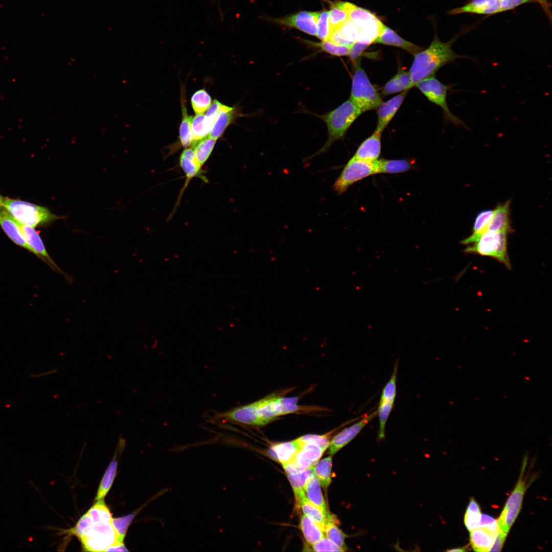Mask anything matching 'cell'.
<instances>
[{"label": "cell", "instance_id": "45", "mask_svg": "<svg viewBox=\"0 0 552 552\" xmlns=\"http://www.w3.org/2000/svg\"><path fill=\"white\" fill-rule=\"evenodd\" d=\"M331 432L324 435L307 434L297 438L296 440L300 446L307 443L316 444L326 450L329 446V439Z\"/></svg>", "mask_w": 552, "mask_h": 552}, {"label": "cell", "instance_id": "49", "mask_svg": "<svg viewBox=\"0 0 552 552\" xmlns=\"http://www.w3.org/2000/svg\"><path fill=\"white\" fill-rule=\"evenodd\" d=\"M222 105V103L215 99L206 110L205 117L208 122L212 127L220 111Z\"/></svg>", "mask_w": 552, "mask_h": 552}, {"label": "cell", "instance_id": "21", "mask_svg": "<svg viewBox=\"0 0 552 552\" xmlns=\"http://www.w3.org/2000/svg\"><path fill=\"white\" fill-rule=\"evenodd\" d=\"M498 533L482 527L470 531V539L472 548L475 551H489Z\"/></svg>", "mask_w": 552, "mask_h": 552}, {"label": "cell", "instance_id": "4", "mask_svg": "<svg viewBox=\"0 0 552 552\" xmlns=\"http://www.w3.org/2000/svg\"><path fill=\"white\" fill-rule=\"evenodd\" d=\"M359 58L355 63L350 99L363 113L377 108L382 103V98L370 81L361 65Z\"/></svg>", "mask_w": 552, "mask_h": 552}, {"label": "cell", "instance_id": "11", "mask_svg": "<svg viewBox=\"0 0 552 552\" xmlns=\"http://www.w3.org/2000/svg\"><path fill=\"white\" fill-rule=\"evenodd\" d=\"M278 24L297 29L309 35L316 36L317 26L316 12L302 11L273 19Z\"/></svg>", "mask_w": 552, "mask_h": 552}, {"label": "cell", "instance_id": "19", "mask_svg": "<svg viewBox=\"0 0 552 552\" xmlns=\"http://www.w3.org/2000/svg\"><path fill=\"white\" fill-rule=\"evenodd\" d=\"M375 43L398 47L413 56L423 50L422 47L402 38L386 26H385L382 33Z\"/></svg>", "mask_w": 552, "mask_h": 552}, {"label": "cell", "instance_id": "52", "mask_svg": "<svg viewBox=\"0 0 552 552\" xmlns=\"http://www.w3.org/2000/svg\"><path fill=\"white\" fill-rule=\"evenodd\" d=\"M282 465L287 474H295L306 470L302 467L293 458Z\"/></svg>", "mask_w": 552, "mask_h": 552}, {"label": "cell", "instance_id": "41", "mask_svg": "<svg viewBox=\"0 0 552 552\" xmlns=\"http://www.w3.org/2000/svg\"><path fill=\"white\" fill-rule=\"evenodd\" d=\"M191 102L194 112L199 114L203 113L209 108L212 101L209 93L204 89H201L194 93Z\"/></svg>", "mask_w": 552, "mask_h": 552}, {"label": "cell", "instance_id": "7", "mask_svg": "<svg viewBox=\"0 0 552 552\" xmlns=\"http://www.w3.org/2000/svg\"><path fill=\"white\" fill-rule=\"evenodd\" d=\"M431 102L439 106L442 109L445 121L458 127L469 129L466 123L452 113L447 102L448 91L451 86L444 84L435 77L431 76L424 79L415 85Z\"/></svg>", "mask_w": 552, "mask_h": 552}, {"label": "cell", "instance_id": "12", "mask_svg": "<svg viewBox=\"0 0 552 552\" xmlns=\"http://www.w3.org/2000/svg\"><path fill=\"white\" fill-rule=\"evenodd\" d=\"M502 12V0H471L462 7L451 10L448 13L450 15L466 13L492 15Z\"/></svg>", "mask_w": 552, "mask_h": 552}, {"label": "cell", "instance_id": "28", "mask_svg": "<svg viewBox=\"0 0 552 552\" xmlns=\"http://www.w3.org/2000/svg\"><path fill=\"white\" fill-rule=\"evenodd\" d=\"M300 507L304 514L314 521L324 531L327 520L326 515L319 508L310 502L306 497L305 493L296 501Z\"/></svg>", "mask_w": 552, "mask_h": 552}, {"label": "cell", "instance_id": "47", "mask_svg": "<svg viewBox=\"0 0 552 552\" xmlns=\"http://www.w3.org/2000/svg\"><path fill=\"white\" fill-rule=\"evenodd\" d=\"M93 524V522L87 512L81 517L70 532L80 540L85 535Z\"/></svg>", "mask_w": 552, "mask_h": 552}, {"label": "cell", "instance_id": "32", "mask_svg": "<svg viewBox=\"0 0 552 552\" xmlns=\"http://www.w3.org/2000/svg\"><path fill=\"white\" fill-rule=\"evenodd\" d=\"M118 461L116 454L107 468L100 482L95 501L103 499L110 489L116 476Z\"/></svg>", "mask_w": 552, "mask_h": 552}, {"label": "cell", "instance_id": "50", "mask_svg": "<svg viewBox=\"0 0 552 552\" xmlns=\"http://www.w3.org/2000/svg\"><path fill=\"white\" fill-rule=\"evenodd\" d=\"M370 45V44L356 41L350 47L348 54L351 61L355 64L356 60L360 58V56L363 52Z\"/></svg>", "mask_w": 552, "mask_h": 552}, {"label": "cell", "instance_id": "48", "mask_svg": "<svg viewBox=\"0 0 552 552\" xmlns=\"http://www.w3.org/2000/svg\"><path fill=\"white\" fill-rule=\"evenodd\" d=\"M315 551H343V549L325 537L312 545Z\"/></svg>", "mask_w": 552, "mask_h": 552}, {"label": "cell", "instance_id": "25", "mask_svg": "<svg viewBox=\"0 0 552 552\" xmlns=\"http://www.w3.org/2000/svg\"><path fill=\"white\" fill-rule=\"evenodd\" d=\"M378 174H398L415 168L413 159H399L378 160Z\"/></svg>", "mask_w": 552, "mask_h": 552}, {"label": "cell", "instance_id": "51", "mask_svg": "<svg viewBox=\"0 0 552 552\" xmlns=\"http://www.w3.org/2000/svg\"><path fill=\"white\" fill-rule=\"evenodd\" d=\"M479 527L488 528L494 532L497 533L499 531L497 521L493 517L485 514L481 515Z\"/></svg>", "mask_w": 552, "mask_h": 552}, {"label": "cell", "instance_id": "33", "mask_svg": "<svg viewBox=\"0 0 552 552\" xmlns=\"http://www.w3.org/2000/svg\"><path fill=\"white\" fill-rule=\"evenodd\" d=\"M217 140L207 136L193 145V150L196 160L201 167L211 154Z\"/></svg>", "mask_w": 552, "mask_h": 552}, {"label": "cell", "instance_id": "27", "mask_svg": "<svg viewBox=\"0 0 552 552\" xmlns=\"http://www.w3.org/2000/svg\"><path fill=\"white\" fill-rule=\"evenodd\" d=\"M493 213V210H486L480 212L477 215L473 227L472 234L461 241L465 245L471 244L475 242L485 232L488 227Z\"/></svg>", "mask_w": 552, "mask_h": 552}, {"label": "cell", "instance_id": "23", "mask_svg": "<svg viewBox=\"0 0 552 552\" xmlns=\"http://www.w3.org/2000/svg\"><path fill=\"white\" fill-rule=\"evenodd\" d=\"M325 450L313 443L301 446L293 459L303 468L308 469L314 466L321 457Z\"/></svg>", "mask_w": 552, "mask_h": 552}, {"label": "cell", "instance_id": "29", "mask_svg": "<svg viewBox=\"0 0 552 552\" xmlns=\"http://www.w3.org/2000/svg\"><path fill=\"white\" fill-rule=\"evenodd\" d=\"M185 96V93H181L182 119L179 127V142L183 147L187 148L193 144V141L191 127L192 116H189L187 112Z\"/></svg>", "mask_w": 552, "mask_h": 552}, {"label": "cell", "instance_id": "56", "mask_svg": "<svg viewBox=\"0 0 552 552\" xmlns=\"http://www.w3.org/2000/svg\"><path fill=\"white\" fill-rule=\"evenodd\" d=\"M448 551H465V550L464 549V548H456L450 549Z\"/></svg>", "mask_w": 552, "mask_h": 552}, {"label": "cell", "instance_id": "54", "mask_svg": "<svg viewBox=\"0 0 552 552\" xmlns=\"http://www.w3.org/2000/svg\"><path fill=\"white\" fill-rule=\"evenodd\" d=\"M105 551H128L123 542L116 541L109 546Z\"/></svg>", "mask_w": 552, "mask_h": 552}, {"label": "cell", "instance_id": "17", "mask_svg": "<svg viewBox=\"0 0 552 552\" xmlns=\"http://www.w3.org/2000/svg\"><path fill=\"white\" fill-rule=\"evenodd\" d=\"M0 225L8 237L16 244L31 251L23 234L13 217L0 206Z\"/></svg>", "mask_w": 552, "mask_h": 552}, {"label": "cell", "instance_id": "5", "mask_svg": "<svg viewBox=\"0 0 552 552\" xmlns=\"http://www.w3.org/2000/svg\"><path fill=\"white\" fill-rule=\"evenodd\" d=\"M342 9L359 30L357 41L371 44L382 33L385 25L371 11L349 2H341Z\"/></svg>", "mask_w": 552, "mask_h": 552}, {"label": "cell", "instance_id": "57", "mask_svg": "<svg viewBox=\"0 0 552 552\" xmlns=\"http://www.w3.org/2000/svg\"><path fill=\"white\" fill-rule=\"evenodd\" d=\"M4 197H2V196H1V195H0V206H2V204H3V201H4Z\"/></svg>", "mask_w": 552, "mask_h": 552}, {"label": "cell", "instance_id": "36", "mask_svg": "<svg viewBox=\"0 0 552 552\" xmlns=\"http://www.w3.org/2000/svg\"><path fill=\"white\" fill-rule=\"evenodd\" d=\"M324 533L327 538L333 541L338 546L347 550L345 543L346 535L341 531L334 523L332 517L328 513L327 520L325 525Z\"/></svg>", "mask_w": 552, "mask_h": 552}, {"label": "cell", "instance_id": "9", "mask_svg": "<svg viewBox=\"0 0 552 552\" xmlns=\"http://www.w3.org/2000/svg\"><path fill=\"white\" fill-rule=\"evenodd\" d=\"M520 478L509 496L500 516L497 520L499 531L507 535L520 511L524 494L527 488L523 475L525 467L523 464Z\"/></svg>", "mask_w": 552, "mask_h": 552}, {"label": "cell", "instance_id": "55", "mask_svg": "<svg viewBox=\"0 0 552 552\" xmlns=\"http://www.w3.org/2000/svg\"><path fill=\"white\" fill-rule=\"evenodd\" d=\"M537 2L543 9V11L549 19L551 20V11H550V5L547 0H535Z\"/></svg>", "mask_w": 552, "mask_h": 552}, {"label": "cell", "instance_id": "8", "mask_svg": "<svg viewBox=\"0 0 552 552\" xmlns=\"http://www.w3.org/2000/svg\"><path fill=\"white\" fill-rule=\"evenodd\" d=\"M377 161L368 162L352 157L333 185V191L338 195L342 194L355 182L378 174Z\"/></svg>", "mask_w": 552, "mask_h": 552}, {"label": "cell", "instance_id": "24", "mask_svg": "<svg viewBox=\"0 0 552 552\" xmlns=\"http://www.w3.org/2000/svg\"><path fill=\"white\" fill-rule=\"evenodd\" d=\"M304 490L307 499L327 515V506L321 492L320 484L313 473L308 477Z\"/></svg>", "mask_w": 552, "mask_h": 552}, {"label": "cell", "instance_id": "16", "mask_svg": "<svg viewBox=\"0 0 552 552\" xmlns=\"http://www.w3.org/2000/svg\"><path fill=\"white\" fill-rule=\"evenodd\" d=\"M511 200L504 203L499 204L493 210V213L489 222L488 231L503 232L511 233L513 228L510 219Z\"/></svg>", "mask_w": 552, "mask_h": 552}, {"label": "cell", "instance_id": "3", "mask_svg": "<svg viewBox=\"0 0 552 552\" xmlns=\"http://www.w3.org/2000/svg\"><path fill=\"white\" fill-rule=\"evenodd\" d=\"M1 207L19 222L33 227L62 218L47 208L9 198H4Z\"/></svg>", "mask_w": 552, "mask_h": 552}, {"label": "cell", "instance_id": "46", "mask_svg": "<svg viewBox=\"0 0 552 552\" xmlns=\"http://www.w3.org/2000/svg\"><path fill=\"white\" fill-rule=\"evenodd\" d=\"M398 363L395 364L393 374L385 385L381 396L380 401L394 402L396 396V380Z\"/></svg>", "mask_w": 552, "mask_h": 552}, {"label": "cell", "instance_id": "34", "mask_svg": "<svg viewBox=\"0 0 552 552\" xmlns=\"http://www.w3.org/2000/svg\"><path fill=\"white\" fill-rule=\"evenodd\" d=\"M191 127L193 145L197 141L207 137L212 129V127L208 123L205 114L203 113L196 114L194 117H192Z\"/></svg>", "mask_w": 552, "mask_h": 552}, {"label": "cell", "instance_id": "6", "mask_svg": "<svg viewBox=\"0 0 552 552\" xmlns=\"http://www.w3.org/2000/svg\"><path fill=\"white\" fill-rule=\"evenodd\" d=\"M508 234L506 232L487 231L475 242L468 246L464 251L493 258L510 269L511 264L507 248Z\"/></svg>", "mask_w": 552, "mask_h": 552}, {"label": "cell", "instance_id": "43", "mask_svg": "<svg viewBox=\"0 0 552 552\" xmlns=\"http://www.w3.org/2000/svg\"><path fill=\"white\" fill-rule=\"evenodd\" d=\"M394 402L380 401L378 406L377 413L379 415L380 426L378 438L382 440L385 438V428L386 421L393 408Z\"/></svg>", "mask_w": 552, "mask_h": 552}, {"label": "cell", "instance_id": "44", "mask_svg": "<svg viewBox=\"0 0 552 552\" xmlns=\"http://www.w3.org/2000/svg\"><path fill=\"white\" fill-rule=\"evenodd\" d=\"M316 16L317 30L316 36L321 40H327L330 34L329 11L316 12Z\"/></svg>", "mask_w": 552, "mask_h": 552}, {"label": "cell", "instance_id": "20", "mask_svg": "<svg viewBox=\"0 0 552 552\" xmlns=\"http://www.w3.org/2000/svg\"><path fill=\"white\" fill-rule=\"evenodd\" d=\"M84 550L105 551L107 548L117 540L116 535L92 532L80 540Z\"/></svg>", "mask_w": 552, "mask_h": 552}, {"label": "cell", "instance_id": "37", "mask_svg": "<svg viewBox=\"0 0 552 552\" xmlns=\"http://www.w3.org/2000/svg\"><path fill=\"white\" fill-rule=\"evenodd\" d=\"M313 473V467L295 474H287L288 479L294 492L296 501L305 494L304 487L309 476Z\"/></svg>", "mask_w": 552, "mask_h": 552}, {"label": "cell", "instance_id": "14", "mask_svg": "<svg viewBox=\"0 0 552 552\" xmlns=\"http://www.w3.org/2000/svg\"><path fill=\"white\" fill-rule=\"evenodd\" d=\"M381 134L382 133L375 130L371 136L362 142L353 157L368 162L378 160L381 149Z\"/></svg>", "mask_w": 552, "mask_h": 552}, {"label": "cell", "instance_id": "53", "mask_svg": "<svg viewBox=\"0 0 552 552\" xmlns=\"http://www.w3.org/2000/svg\"><path fill=\"white\" fill-rule=\"evenodd\" d=\"M507 535L498 531L493 545L489 550V551H500L506 538Z\"/></svg>", "mask_w": 552, "mask_h": 552}, {"label": "cell", "instance_id": "26", "mask_svg": "<svg viewBox=\"0 0 552 552\" xmlns=\"http://www.w3.org/2000/svg\"><path fill=\"white\" fill-rule=\"evenodd\" d=\"M300 448L296 440L278 443L272 445L270 449V454L274 459L283 464L292 459Z\"/></svg>", "mask_w": 552, "mask_h": 552}, {"label": "cell", "instance_id": "31", "mask_svg": "<svg viewBox=\"0 0 552 552\" xmlns=\"http://www.w3.org/2000/svg\"><path fill=\"white\" fill-rule=\"evenodd\" d=\"M162 494L163 492L160 491L147 502L144 504V505L142 506L140 509L131 514L121 517L114 518H112L111 520V523L117 535L118 541L120 542H123L129 525H130L134 518L135 517L136 515L140 511V510H141L144 506H145L148 503V502L159 497Z\"/></svg>", "mask_w": 552, "mask_h": 552}, {"label": "cell", "instance_id": "22", "mask_svg": "<svg viewBox=\"0 0 552 552\" xmlns=\"http://www.w3.org/2000/svg\"><path fill=\"white\" fill-rule=\"evenodd\" d=\"M413 86L409 71L400 68L397 74L383 86L382 94L383 96H386L409 90Z\"/></svg>", "mask_w": 552, "mask_h": 552}, {"label": "cell", "instance_id": "1", "mask_svg": "<svg viewBox=\"0 0 552 552\" xmlns=\"http://www.w3.org/2000/svg\"><path fill=\"white\" fill-rule=\"evenodd\" d=\"M458 36L457 35L448 41L443 42L435 34L428 48L414 55L409 71L413 86L420 81L433 76L442 66L453 63L457 59L471 58L466 55L457 54L453 51L452 46Z\"/></svg>", "mask_w": 552, "mask_h": 552}, {"label": "cell", "instance_id": "15", "mask_svg": "<svg viewBox=\"0 0 552 552\" xmlns=\"http://www.w3.org/2000/svg\"><path fill=\"white\" fill-rule=\"evenodd\" d=\"M180 166L186 177L183 188L180 192V199L182 194L186 189L189 181L195 177H199L204 181H207L205 177L201 174V168L198 164L192 148H186L181 153L179 160Z\"/></svg>", "mask_w": 552, "mask_h": 552}, {"label": "cell", "instance_id": "2", "mask_svg": "<svg viewBox=\"0 0 552 552\" xmlns=\"http://www.w3.org/2000/svg\"><path fill=\"white\" fill-rule=\"evenodd\" d=\"M362 113L349 99L327 114L319 116L327 126V140L319 151L308 159L326 152L334 142L343 139L348 129Z\"/></svg>", "mask_w": 552, "mask_h": 552}, {"label": "cell", "instance_id": "39", "mask_svg": "<svg viewBox=\"0 0 552 552\" xmlns=\"http://www.w3.org/2000/svg\"><path fill=\"white\" fill-rule=\"evenodd\" d=\"M481 515L479 505L475 499L472 498L464 517V523L469 531L479 527Z\"/></svg>", "mask_w": 552, "mask_h": 552}, {"label": "cell", "instance_id": "35", "mask_svg": "<svg viewBox=\"0 0 552 552\" xmlns=\"http://www.w3.org/2000/svg\"><path fill=\"white\" fill-rule=\"evenodd\" d=\"M332 466V458L329 456L318 461L313 467V473L325 489L328 487L331 481Z\"/></svg>", "mask_w": 552, "mask_h": 552}, {"label": "cell", "instance_id": "40", "mask_svg": "<svg viewBox=\"0 0 552 552\" xmlns=\"http://www.w3.org/2000/svg\"><path fill=\"white\" fill-rule=\"evenodd\" d=\"M306 42L311 46L318 48L328 54L336 56L348 55L351 47L338 45L329 40H322L320 42L307 41L306 40Z\"/></svg>", "mask_w": 552, "mask_h": 552}, {"label": "cell", "instance_id": "13", "mask_svg": "<svg viewBox=\"0 0 552 552\" xmlns=\"http://www.w3.org/2000/svg\"><path fill=\"white\" fill-rule=\"evenodd\" d=\"M409 90L402 91L390 100L382 102L378 107L376 131L382 133L394 118L402 104Z\"/></svg>", "mask_w": 552, "mask_h": 552}, {"label": "cell", "instance_id": "10", "mask_svg": "<svg viewBox=\"0 0 552 552\" xmlns=\"http://www.w3.org/2000/svg\"><path fill=\"white\" fill-rule=\"evenodd\" d=\"M377 411L363 415L357 423L337 434L330 442L329 453L333 455L351 442L377 415Z\"/></svg>", "mask_w": 552, "mask_h": 552}, {"label": "cell", "instance_id": "30", "mask_svg": "<svg viewBox=\"0 0 552 552\" xmlns=\"http://www.w3.org/2000/svg\"><path fill=\"white\" fill-rule=\"evenodd\" d=\"M300 527L309 544L313 545L325 537L324 532L319 526L304 514L301 516Z\"/></svg>", "mask_w": 552, "mask_h": 552}, {"label": "cell", "instance_id": "42", "mask_svg": "<svg viewBox=\"0 0 552 552\" xmlns=\"http://www.w3.org/2000/svg\"><path fill=\"white\" fill-rule=\"evenodd\" d=\"M348 19V14L341 7V2L333 4L329 11L330 33L340 27Z\"/></svg>", "mask_w": 552, "mask_h": 552}, {"label": "cell", "instance_id": "18", "mask_svg": "<svg viewBox=\"0 0 552 552\" xmlns=\"http://www.w3.org/2000/svg\"><path fill=\"white\" fill-rule=\"evenodd\" d=\"M241 116L242 114L237 107H230L222 104L209 136L217 140L222 136L227 127Z\"/></svg>", "mask_w": 552, "mask_h": 552}, {"label": "cell", "instance_id": "38", "mask_svg": "<svg viewBox=\"0 0 552 552\" xmlns=\"http://www.w3.org/2000/svg\"><path fill=\"white\" fill-rule=\"evenodd\" d=\"M93 523L111 521L112 514L103 499L97 500L87 511Z\"/></svg>", "mask_w": 552, "mask_h": 552}]
</instances>
